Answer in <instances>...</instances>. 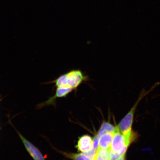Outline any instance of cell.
<instances>
[{
  "mask_svg": "<svg viewBox=\"0 0 160 160\" xmlns=\"http://www.w3.org/2000/svg\"><path fill=\"white\" fill-rule=\"evenodd\" d=\"M89 80L88 76L84 73L81 70L73 69L47 83L55 84L56 88H71L75 91L82 84L87 82Z\"/></svg>",
  "mask_w": 160,
  "mask_h": 160,
  "instance_id": "1",
  "label": "cell"
},
{
  "mask_svg": "<svg viewBox=\"0 0 160 160\" xmlns=\"http://www.w3.org/2000/svg\"><path fill=\"white\" fill-rule=\"evenodd\" d=\"M159 84V82H157L154 85L152 86L151 88L148 91H147L144 89L142 90L140 93L138 98V99L133 107L117 126V128L118 131L122 133L125 134L132 130V127L133 123L134 116L138 105L144 97L149 94Z\"/></svg>",
  "mask_w": 160,
  "mask_h": 160,
  "instance_id": "2",
  "label": "cell"
},
{
  "mask_svg": "<svg viewBox=\"0 0 160 160\" xmlns=\"http://www.w3.org/2000/svg\"><path fill=\"white\" fill-rule=\"evenodd\" d=\"M73 90L69 87H57L56 89L55 95L44 102L38 105L39 108H41L44 106L55 104L56 100L58 98L65 97Z\"/></svg>",
  "mask_w": 160,
  "mask_h": 160,
  "instance_id": "3",
  "label": "cell"
},
{
  "mask_svg": "<svg viewBox=\"0 0 160 160\" xmlns=\"http://www.w3.org/2000/svg\"><path fill=\"white\" fill-rule=\"evenodd\" d=\"M17 133L22 141L28 152L34 160H46L37 148L26 139L18 132H17Z\"/></svg>",
  "mask_w": 160,
  "mask_h": 160,
  "instance_id": "4",
  "label": "cell"
},
{
  "mask_svg": "<svg viewBox=\"0 0 160 160\" xmlns=\"http://www.w3.org/2000/svg\"><path fill=\"white\" fill-rule=\"evenodd\" d=\"M78 151L83 153L91 151L93 148V140L90 136L85 135L80 138L77 145Z\"/></svg>",
  "mask_w": 160,
  "mask_h": 160,
  "instance_id": "5",
  "label": "cell"
},
{
  "mask_svg": "<svg viewBox=\"0 0 160 160\" xmlns=\"http://www.w3.org/2000/svg\"><path fill=\"white\" fill-rule=\"evenodd\" d=\"M115 133L107 132L102 135L99 140V148L108 151L111 149L112 141Z\"/></svg>",
  "mask_w": 160,
  "mask_h": 160,
  "instance_id": "6",
  "label": "cell"
},
{
  "mask_svg": "<svg viewBox=\"0 0 160 160\" xmlns=\"http://www.w3.org/2000/svg\"><path fill=\"white\" fill-rule=\"evenodd\" d=\"M117 131V128L114 127L113 125L107 122H103L102 124L101 128L99 130L98 135L99 138L102 135L106 133L113 132L115 133Z\"/></svg>",
  "mask_w": 160,
  "mask_h": 160,
  "instance_id": "7",
  "label": "cell"
},
{
  "mask_svg": "<svg viewBox=\"0 0 160 160\" xmlns=\"http://www.w3.org/2000/svg\"><path fill=\"white\" fill-rule=\"evenodd\" d=\"M66 157L73 160H91L84 153H62Z\"/></svg>",
  "mask_w": 160,
  "mask_h": 160,
  "instance_id": "8",
  "label": "cell"
},
{
  "mask_svg": "<svg viewBox=\"0 0 160 160\" xmlns=\"http://www.w3.org/2000/svg\"><path fill=\"white\" fill-rule=\"evenodd\" d=\"M95 160H109L108 151L99 148Z\"/></svg>",
  "mask_w": 160,
  "mask_h": 160,
  "instance_id": "9",
  "label": "cell"
},
{
  "mask_svg": "<svg viewBox=\"0 0 160 160\" xmlns=\"http://www.w3.org/2000/svg\"><path fill=\"white\" fill-rule=\"evenodd\" d=\"M97 151L94 149L93 148L91 151L83 153L84 154L91 160H95L97 155Z\"/></svg>",
  "mask_w": 160,
  "mask_h": 160,
  "instance_id": "10",
  "label": "cell"
},
{
  "mask_svg": "<svg viewBox=\"0 0 160 160\" xmlns=\"http://www.w3.org/2000/svg\"><path fill=\"white\" fill-rule=\"evenodd\" d=\"M99 137L98 135H96L93 139V148L96 151H97L99 148Z\"/></svg>",
  "mask_w": 160,
  "mask_h": 160,
  "instance_id": "11",
  "label": "cell"
},
{
  "mask_svg": "<svg viewBox=\"0 0 160 160\" xmlns=\"http://www.w3.org/2000/svg\"><path fill=\"white\" fill-rule=\"evenodd\" d=\"M125 155L123 156V157L120 158L118 160H125Z\"/></svg>",
  "mask_w": 160,
  "mask_h": 160,
  "instance_id": "12",
  "label": "cell"
}]
</instances>
